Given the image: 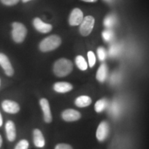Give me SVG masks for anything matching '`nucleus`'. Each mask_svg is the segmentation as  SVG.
Listing matches in <instances>:
<instances>
[{"mask_svg": "<svg viewBox=\"0 0 149 149\" xmlns=\"http://www.w3.org/2000/svg\"><path fill=\"white\" fill-rule=\"evenodd\" d=\"M73 65L72 61L65 58L59 59L55 61L53 66V72L56 76L59 77H66L72 72Z\"/></svg>", "mask_w": 149, "mask_h": 149, "instance_id": "nucleus-1", "label": "nucleus"}, {"mask_svg": "<svg viewBox=\"0 0 149 149\" xmlns=\"http://www.w3.org/2000/svg\"><path fill=\"white\" fill-rule=\"evenodd\" d=\"M27 32L26 27L21 22H13L11 24V38L16 44H21L25 40Z\"/></svg>", "mask_w": 149, "mask_h": 149, "instance_id": "nucleus-2", "label": "nucleus"}, {"mask_svg": "<svg viewBox=\"0 0 149 149\" xmlns=\"http://www.w3.org/2000/svg\"><path fill=\"white\" fill-rule=\"evenodd\" d=\"M61 40L59 36L55 35L46 37L40 44V49L42 52H49L56 49L60 46Z\"/></svg>", "mask_w": 149, "mask_h": 149, "instance_id": "nucleus-3", "label": "nucleus"}, {"mask_svg": "<svg viewBox=\"0 0 149 149\" xmlns=\"http://www.w3.org/2000/svg\"><path fill=\"white\" fill-rule=\"evenodd\" d=\"M95 24V19L92 16L84 17L82 22L79 24V32L82 36H88L92 32Z\"/></svg>", "mask_w": 149, "mask_h": 149, "instance_id": "nucleus-4", "label": "nucleus"}, {"mask_svg": "<svg viewBox=\"0 0 149 149\" xmlns=\"http://www.w3.org/2000/svg\"><path fill=\"white\" fill-rule=\"evenodd\" d=\"M0 66L1 67L6 76L13 77L14 75L15 70L8 56L3 53H0Z\"/></svg>", "mask_w": 149, "mask_h": 149, "instance_id": "nucleus-5", "label": "nucleus"}, {"mask_svg": "<svg viewBox=\"0 0 149 149\" xmlns=\"http://www.w3.org/2000/svg\"><path fill=\"white\" fill-rule=\"evenodd\" d=\"M1 107L3 112L8 114H17L20 111V106L17 102L10 100H4L1 102Z\"/></svg>", "mask_w": 149, "mask_h": 149, "instance_id": "nucleus-6", "label": "nucleus"}, {"mask_svg": "<svg viewBox=\"0 0 149 149\" xmlns=\"http://www.w3.org/2000/svg\"><path fill=\"white\" fill-rule=\"evenodd\" d=\"M5 132L6 138L10 142L15 140L17 137L16 126L13 121L8 120L5 124Z\"/></svg>", "mask_w": 149, "mask_h": 149, "instance_id": "nucleus-7", "label": "nucleus"}, {"mask_svg": "<svg viewBox=\"0 0 149 149\" xmlns=\"http://www.w3.org/2000/svg\"><path fill=\"white\" fill-rule=\"evenodd\" d=\"M84 19V14L82 11L79 8H74L72 10L70 15L68 22L70 26H78L81 24Z\"/></svg>", "mask_w": 149, "mask_h": 149, "instance_id": "nucleus-8", "label": "nucleus"}, {"mask_svg": "<svg viewBox=\"0 0 149 149\" xmlns=\"http://www.w3.org/2000/svg\"><path fill=\"white\" fill-rule=\"evenodd\" d=\"M33 26L37 31L42 33H49L53 29L52 25L49 24H46L39 17H35L33 21Z\"/></svg>", "mask_w": 149, "mask_h": 149, "instance_id": "nucleus-9", "label": "nucleus"}, {"mask_svg": "<svg viewBox=\"0 0 149 149\" xmlns=\"http://www.w3.org/2000/svg\"><path fill=\"white\" fill-rule=\"evenodd\" d=\"M109 133V126L107 122H102L98 126L96 131V137L100 141L107 139Z\"/></svg>", "mask_w": 149, "mask_h": 149, "instance_id": "nucleus-10", "label": "nucleus"}, {"mask_svg": "<svg viewBox=\"0 0 149 149\" xmlns=\"http://www.w3.org/2000/svg\"><path fill=\"white\" fill-rule=\"evenodd\" d=\"M61 117L66 122H74L79 120L81 114L79 111L74 109H66L61 113Z\"/></svg>", "mask_w": 149, "mask_h": 149, "instance_id": "nucleus-11", "label": "nucleus"}, {"mask_svg": "<svg viewBox=\"0 0 149 149\" xmlns=\"http://www.w3.org/2000/svg\"><path fill=\"white\" fill-rule=\"evenodd\" d=\"M40 104L44 113V121L46 123H51L52 122V114L48 101L45 98L41 99Z\"/></svg>", "mask_w": 149, "mask_h": 149, "instance_id": "nucleus-12", "label": "nucleus"}, {"mask_svg": "<svg viewBox=\"0 0 149 149\" xmlns=\"http://www.w3.org/2000/svg\"><path fill=\"white\" fill-rule=\"evenodd\" d=\"M33 143L37 148H43L45 146V139L40 130L35 128L33 130Z\"/></svg>", "mask_w": 149, "mask_h": 149, "instance_id": "nucleus-13", "label": "nucleus"}, {"mask_svg": "<svg viewBox=\"0 0 149 149\" xmlns=\"http://www.w3.org/2000/svg\"><path fill=\"white\" fill-rule=\"evenodd\" d=\"M53 89L57 93H65L71 91L72 89V86L71 84L68 82L60 81V82H57L54 84Z\"/></svg>", "mask_w": 149, "mask_h": 149, "instance_id": "nucleus-14", "label": "nucleus"}, {"mask_svg": "<svg viewBox=\"0 0 149 149\" xmlns=\"http://www.w3.org/2000/svg\"><path fill=\"white\" fill-rule=\"evenodd\" d=\"M92 102V100L90 97L87 95H81L78 97L76 98V100H74V104L77 106V107L80 108H84V107H87Z\"/></svg>", "mask_w": 149, "mask_h": 149, "instance_id": "nucleus-15", "label": "nucleus"}, {"mask_svg": "<svg viewBox=\"0 0 149 149\" xmlns=\"http://www.w3.org/2000/svg\"><path fill=\"white\" fill-rule=\"evenodd\" d=\"M107 66L106 64H102L99 67L96 74V78L100 82H104L107 77Z\"/></svg>", "mask_w": 149, "mask_h": 149, "instance_id": "nucleus-16", "label": "nucleus"}, {"mask_svg": "<svg viewBox=\"0 0 149 149\" xmlns=\"http://www.w3.org/2000/svg\"><path fill=\"white\" fill-rule=\"evenodd\" d=\"M75 64L79 70H86L88 68V64L85 59L81 55H78L75 58Z\"/></svg>", "mask_w": 149, "mask_h": 149, "instance_id": "nucleus-17", "label": "nucleus"}, {"mask_svg": "<svg viewBox=\"0 0 149 149\" xmlns=\"http://www.w3.org/2000/svg\"><path fill=\"white\" fill-rule=\"evenodd\" d=\"M107 107V101L105 99L98 100L95 104V110L97 113H101Z\"/></svg>", "mask_w": 149, "mask_h": 149, "instance_id": "nucleus-18", "label": "nucleus"}, {"mask_svg": "<svg viewBox=\"0 0 149 149\" xmlns=\"http://www.w3.org/2000/svg\"><path fill=\"white\" fill-rule=\"evenodd\" d=\"M115 22H116V18H115V17L113 15H108L107 17L105 18L104 23L105 26H107L108 28H111L114 25Z\"/></svg>", "mask_w": 149, "mask_h": 149, "instance_id": "nucleus-19", "label": "nucleus"}, {"mask_svg": "<svg viewBox=\"0 0 149 149\" xmlns=\"http://www.w3.org/2000/svg\"><path fill=\"white\" fill-rule=\"evenodd\" d=\"M29 147V142L26 139H21L16 146H15L14 149H28Z\"/></svg>", "mask_w": 149, "mask_h": 149, "instance_id": "nucleus-20", "label": "nucleus"}, {"mask_svg": "<svg viewBox=\"0 0 149 149\" xmlns=\"http://www.w3.org/2000/svg\"><path fill=\"white\" fill-rule=\"evenodd\" d=\"M88 64L91 68L95 66L96 61V57L93 51H89L88 53Z\"/></svg>", "mask_w": 149, "mask_h": 149, "instance_id": "nucleus-21", "label": "nucleus"}, {"mask_svg": "<svg viewBox=\"0 0 149 149\" xmlns=\"http://www.w3.org/2000/svg\"><path fill=\"white\" fill-rule=\"evenodd\" d=\"M102 37H103L104 40L105 41H111L113 37V33L111 30L108 29L104 31L103 33H102Z\"/></svg>", "mask_w": 149, "mask_h": 149, "instance_id": "nucleus-22", "label": "nucleus"}, {"mask_svg": "<svg viewBox=\"0 0 149 149\" xmlns=\"http://www.w3.org/2000/svg\"><path fill=\"white\" fill-rule=\"evenodd\" d=\"M21 0H0V3L6 6H13L17 4Z\"/></svg>", "mask_w": 149, "mask_h": 149, "instance_id": "nucleus-23", "label": "nucleus"}, {"mask_svg": "<svg viewBox=\"0 0 149 149\" xmlns=\"http://www.w3.org/2000/svg\"><path fill=\"white\" fill-rule=\"evenodd\" d=\"M97 55H98L99 59H100V61H104V59H105L106 57H107V52H106L105 49L102 47L98 48Z\"/></svg>", "mask_w": 149, "mask_h": 149, "instance_id": "nucleus-24", "label": "nucleus"}, {"mask_svg": "<svg viewBox=\"0 0 149 149\" xmlns=\"http://www.w3.org/2000/svg\"><path fill=\"white\" fill-rule=\"evenodd\" d=\"M55 149H73L69 144H59L55 146Z\"/></svg>", "mask_w": 149, "mask_h": 149, "instance_id": "nucleus-25", "label": "nucleus"}, {"mask_svg": "<svg viewBox=\"0 0 149 149\" xmlns=\"http://www.w3.org/2000/svg\"><path fill=\"white\" fill-rule=\"evenodd\" d=\"M119 51V48L117 46H111V48H110V53L111 54V55H115L116 54L118 53Z\"/></svg>", "mask_w": 149, "mask_h": 149, "instance_id": "nucleus-26", "label": "nucleus"}, {"mask_svg": "<svg viewBox=\"0 0 149 149\" xmlns=\"http://www.w3.org/2000/svg\"><path fill=\"white\" fill-rule=\"evenodd\" d=\"M3 117L2 115H1V112H0V127L3 126Z\"/></svg>", "mask_w": 149, "mask_h": 149, "instance_id": "nucleus-27", "label": "nucleus"}, {"mask_svg": "<svg viewBox=\"0 0 149 149\" xmlns=\"http://www.w3.org/2000/svg\"><path fill=\"white\" fill-rule=\"evenodd\" d=\"M81 1H86V2H95L97 0H81Z\"/></svg>", "mask_w": 149, "mask_h": 149, "instance_id": "nucleus-28", "label": "nucleus"}, {"mask_svg": "<svg viewBox=\"0 0 149 149\" xmlns=\"http://www.w3.org/2000/svg\"><path fill=\"white\" fill-rule=\"evenodd\" d=\"M2 144H3V139H2V137H1V135H0V148H1V146H2Z\"/></svg>", "mask_w": 149, "mask_h": 149, "instance_id": "nucleus-29", "label": "nucleus"}, {"mask_svg": "<svg viewBox=\"0 0 149 149\" xmlns=\"http://www.w3.org/2000/svg\"><path fill=\"white\" fill-rule=\"evenodd\" d=\"M23 3H27V2H29V1H32V0H21Z\"/></svg>", "mask_w": 149, "mask_h": 149, "instance_id": "nucleus-30", "label": "nucleus"}, {"mask_svg": "<svg viewBox=\"0 0 149 149\" xmlns=\"http://www.w3.org/2000/svg\"><path fill=\"white\" fill-rule=\"evenodd\" d=\"M0 87H1V78H0Z\"/></svg>", "mask_w": 149, "mask_h": 149, "instance_id": "nucleus-31", "label": "nucleus"}, {"mask_svg": "<svg viewBox=\"0 0 149 149\" xmlns=\"http://www.w3.org/2000/svg\"><path fill=\"white\" fill-rule=\"evenodd\" d=\"M105 1H111V0H105Z\"/></svg>", "mask_w": 149, "mask_h": 149, "instance_id": "nucleus-32", "label": "nucleus"}]
</instances>
